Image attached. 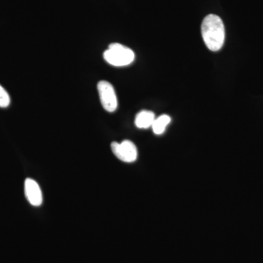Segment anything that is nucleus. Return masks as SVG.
<instances>
[{
	"instance_id": "obj_4",
	"label": "nucleus",
	"mask_w": 263,
	"mask_h": 263,
	"mask_svg": "<svg viewBox=\"0 0 263 263\" xmlns=\"http://www.w3.org/2000/svg\"><path fill=\"white\" fill-rule=\"evenodd\" d=\"M111 149L114 155L122 162L131 163L138 158V150L136 145L130 141L126 140L122 143L113 142Z\"/></svg>"
},
{
	"instance_id": "obj_1",
	"label": "nucleus",
	"mask_w": 263,
	"mask_h": 263,
	"mask_svg": "<svg viewBox=\"0 0 263 263\" xmlns=\"http://www.w3.org/2000/svg\"><path fill=\"white\" fill-rule=\"evenodd\" d=\"M201 33L204 43L210 51H218L222 48L226 39V29L220 17L208 15L203 19Z\"/></svg>"
},
{
	"instance_id": "obj_3",
	"label": "nucleus",
	"mask_w": 263,
	"mask_h": 263,
	"mask_svg": "<svg viewBox=\"0 0 263 263\" xmlns=\"http://www.w3.org/2000/svg\"><path fill=\"white\" fill-rule=\"evenodd\" d=\"M98 90L103 108L108 112H114L118 108V100L113 85L106 81L98 83Z\"/></svg>"
},
{
	"instance_id": "obj_2",
	"label": "nucleus",
	"mask_w": 263,
	"mask_h": 263,
	"mask_svg": "<svg viewBox=\"0 0 263 263\" xmlns=\"http://www.w3.org/2000/svg\"><path fill=\"white\" fill-rule=\"evenodd\" d=\"M104 59L110 65L115 67H124L133 63L135 60L134 51L120 43H112L104 52Z\"/></svg>"
},
{
	"instance_id": "obj_8",
	"label": "nucleus",
	"mask_w": 263,
	"mask_h": 263,
	"mask_svg": "<svg viewBox=\"0 0 263 263\" xmlns=\"http://www.w3.org/2000/svg\"><path fill=\"white\" fill-rule=\"evenodd\" d=\"M10 98L6 90L0 85V108H7L9 106Z\"/></svg>"
},
{
	"instance_id": "obj_6",
	"label": "nucleus",
	"mask_w": 263,
	"mask_h": 263,
	"mask_svg": "<svg viewBox=\"0 0 263 263\" xmlns=\"http://www.w3.org/2000/svg\"><path fill=\"white\" fill-rule=\"evenodd\" d=\"M155 119V114L153 112L149 110H142L137 114L135 124L139 129H148L152 127Z\"/></svg>"
},
{
	"instance_id": "obj_7",
	"label": "nucleus",
	"mask_w": 263,
	"mask_h": 263,
	"mask_svg": "<svg viewBox=\"0 0 263 263\" xmlns=\"http://www.w3.org/2000/svg\"><path fill=\"white\" fill-rule=\"evenodd\" d=\"M171 122V118L168 115H161L158 118H156L155 122L152 124V128L156 135H162L164 133L166 128Z\"/></svg>"
},
{
	"instance_id": "obj_5",
	"label": "nucleus",
	"mask_w": 263,
	"mask_h": 263,
	"mask_svg": "<svg viewBox=\"0 0 263 263\" xmlns=\"http://www.w3.org/2000/svg\"><path fill=\"white\" fill-rule=\"evenodd\" d=\"M24 192L29 203L33 206H40L43 203V194L37 181L27 179L24 183Z\"/></svg>"
}]
</instances>
